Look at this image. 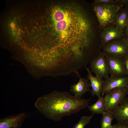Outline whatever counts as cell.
Returning <instances> with one entry per match:
<instances>
[{"label":"cell","mask_w":128,"mask_h":128,"mask_svg":"<svg viewBox=\"0 0 128 128\" xmlns=\"http://www.w3.org/2000/svg\"><path fill=\"white\" fill-rule=\"evenodd\" d=\"M90 101L76 97L67 91H55L38 98L35 106L45 117L59 121L88 107Z\"/></svg>","instance_id":"1"},{"label":"cell","mask_w":128,"mask_h":128,"mask_svg":"<svg viewBox=\"0 0 128 128\" xmlns=\"http://www.w3.org/2000/svg\"><path fill=\"white\" fill-rule=\"evenodd\" d=\"M122 6L115 4H97L93 9L99 24L105 27L114 22L116 15Z\"/></svg>","instance_id":"2"},{"label":"cell","mask_w":128,"mask_h":128,"mask_svg":"<svg viewBox=\"0 0 128 128\" xmlns=\"http://www.w3.org/2000/svg\"><path fill=\"white\" fill-rule=\"evenodd\" d=\"M103 46V52L106 54L123 59L128 55V39L125 37L119 40L109 42Z\"/></svg>","instance_id":"3"},{"label":"cell","mask_w":128,"mask_h":128,"mask_svg":"<svg viewBox=\"0 0 128 128\" xmlns=\"http://www.w3.org/2000/svg\"><path fill=\"white\" fill-rule=\"evenodd\" d=\"M127 96L125 88H116L107 92L104 97L105 111H112L125 99Z\"/></svg>","instance_id":"4"},{"label":"cell","mask_w":128,"mask_h":128,"mask_svg":"<svg viewBox=\"0 0 128 128\" xmlns=\"http://www.w3.org/2000/svg\"><path fill=\"white\" fill-rule=\"evenodd\" d=\"M104 52L100 53L90 63L91 71L96 76L105 79L109 77L108 69Z\"/></svg>","instance_id":"5"},{"label":"cell","mask_w":128,"mask_h":128,"mask_svg":"<svg viewBox=\"0 0 128 128\" xmlns=\"http://www.w3.org/2000/svg\"><path fill=\"white\" fill-rule=\"evenodd\" d=\"M105 58L110 76H127L123 58L106 54Z\"/></svg>","instance_id":"6"},{"label":"cell","mask_w":128,"mask_h":128,"mask_svg":"<svg viewBox=\"0 0 128 128\" xmlns=\"http://www.w3.org/2000/svg\"><path fill=\"white\" fill-rule=\"evenodd\" d=\"M128 81V76H110L105 79L102 86L101 96L114 89L125 88Z\"/></svg>","instance_id":"7"},{"label":"cell","mask_w":128,"mask_h":128,"mask_svg":"<svg viewBox=\"0 0 128 128\" xmlns=\"http://www.w3.org/2000/svg\"><path fill=\"white\" fill-rule=\"evenodd\" d=\"M26 116L25 113L12 115L1 119L0 128H19Z\"/></svg>","instance_id":"8"},{"label":"cell","mask_w":128,"mask_h":128,"mask_svg":"<svg viewBox=\"0 0 128 128\" xmlns=\"http://www.w3.org/2000/svg\"><path fill=\"white\" fill-rule=\"evenodd\" d=\"M76 73L79 79L77 83L71 86L70 91L74 94V96L80 98L87 92L90 91V88L91 84L87 78H82L77 72Z\"/></svg>","instance_id":"9"},{"label":"cell","mask_w":128,"mask_h":128,"mask_svg":"<svg viewBox=\"0 0 128 128\" xmlns=\"http://www.w3.org/2000/svg\"><path fill=\"white\" fill-rule=\"evenodd\" d=\"M100 36L101 45L103 46L113 40L123 37L124 34L116 27H110L105 28Z\"/></svg>","instance_id":"10"},{"label":"cell","mask_w":128,"mask_h":128,"mask_svg":"<svg viewBox=\"0 0 128 128\" xmlns=\"http://www.w3.org/2000/svg\"><path fill=\"white\" fill-rule=\"evenodd\" d=\"M88 72L87 78L90 81L92 88L91 94L93 96H96L98 98L101 97L102 84L104 81L103 78L100 77L94 76L89 68H86Z\"/></svg>","instance_id":"11"},{"label":"cell","mask_w":128,"mask_h":128,"mask_svg":"<svg viewBox=\"0 0 128 128\" xmlns=\"http://www.w3.org/2000/svg\"><path fill=\"white\" fill-rule=\"evenodd\" d=\"M112 111L114 119L118 122L128 123V96Z\"/></svg>","instance_id":"12"},{"label":"cell","mask_w":128,"mask_h":128,"mask_svg":"<svg viewBox=\"0 0 128 128\" xmlns=\"http://www.w3.org/2000/svg\"><path fill=\"white\" fill-rule=\"evenodd\" d=\"M114 22L116 27L124 33L128 23V10L125 8L119 10L116 15Z\"/></svg>","instance_id":"13"},{"label":"cell","mask_w":128,"mask_h":128,"mask_svg":"<svg viewBox=\"0 0 128 128\" xmlns=\"http://www.w3.org/2000/svg\"><path fill=\"white\" fill-rule=\"evenodd\" d=\"M105 102L103 97L99 98L94 104L89 105L88 108L92 114H101L105 111Z\"/></svg>","instance_id":"14"},{"label":"cell","mask_w":128,"mask_h":128,"mask_svg":"<svg viewBox=\"0 0 128 128\" xmlns=\"http://www.w3.org/2000/svg\"><path fill=\"white\" fill-rule=\"evenodd\" d=\"M101 121V128H111L113 119H114L112 111H104L102 114Z\"/></svg>","instance_id":"15"},{"label":"cell","mask_w":128,"mask_h":128,"mask_svg":"<svg viewBox=\"0 0 128 128\" xmlns=\"http://www.w3.org/2000/svg\"><path fill=\"white\" fill-rule=\"evenodd\" d=\"M94 114L89 116H83L80 119L78 122L75 124L73 128H84L90 122Z\"/></svg>","instance_id":"16"},{"label":"cell","mask_w":128,"mask_h":128,"mask_svg":"<svg viewBox=\"0 0 128 128\" xmlns=\"http://www.w3.org/2000/svg\"><path fill=\"white\" fill-rule=\"evenodd\" d=\"M111 128H128V123L118 122L116 124L113 125Z\"/></svg>","instance_id":"17"},{"label":"cell","mask_w":128,"mask_h":128,"mask_svg":"<svg viewBox=\"0 0 128 128\" xmlns=\"http://www.w3.org/2000/svg\"><path fill=\"white\" fill-rule=\"evenodd\" d=\"M95 2L98 4H115V1L113 0H96Z\"/></svg>","instance_id":"18"},{"label":"cell","mask_w":128,"mask_h":128,"mask_svg":"<svg viewBox=\"0 0 128 128\" xmlns=\"http://www.w3.org/2000/svg\"><path fill=\"white\" fill-rule=\"evenodd\" d=\"M124 69L126 75L128 76V55L123 59Z\"/></svg>","instance_id":"19"},{"label":"cell","mask_w":128,"mask_h":128,"mask_svg":"<svg viewBox=\"0 0 128 128\" xmlns=\"http://www.w3.org/2000/svg\"><path fill=\"white\" fill-rule=\"evenodd\" d=\"M124 32V36H125V37L128 39V23Z\"/></svg>","instance_id":"20"},{"label":"cell","mask_w":128,"mask_h":128,"mask_svg":"<svg viewBox=\"0 0 128 128\" xmlns=\"http://www.w3.org/2000/svg\"><path fill=\"white\" fill-rule=\"evenodd\" d=\"M124 88L126 92L127 95L128 96V81Z\"/></svg>","instance_id":"21"},{"label":"cell","mask_w":128,"mask_h":128,"mask_svg":"<svg viewBox=\"0 0 128 128\" xmlns=\"http://www.w3.org/2000/svg\"><path fill=\"white\" fill-rule=\"evenodd\" d=\"M125 8L128 10V1L125 5Z\"/></svg>","instance_id":"22"}]
</instances>
